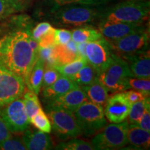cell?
Returning <instances> with one entry per match:
<instances>
[{
  "mask_svg": "<svg viewBox=\"0 0 150 150\" xmlns=\"http://www.w3.org/2000/svg\"><path fill=\"white\" fill-rule=\"evenodd\" d=\"M149 31L147 29L136 31L115 40H108L115 54L120 57L149 50Z\"/></svg>",
  "mask_w": 150,
  "mask_h": 150,
  "instance_id": "10",
  "label": "cell"
},
{
  "mask_svg": "<svg viewBox=\"0 0 150 150\" xmlns=\"http://www.w3.org/2000/svg\"><path fill=\"white\" fill-rule=\"evenodd\" d=\"M87 98L94 104L104 106L108 99V91L97 77L91 84L81 87Z\"/></svg>",
  "mask_w": 150,
  "mask_h": 150,
  "instance_id": "18",
  "label": "cell"
},
{
  "mask_svg": "<svg viewBox=\"0 0 150 150\" xmlns=\"http://www.w3.org/2000/svg\"><path fill=\"white\" fill-rule=\"evenodd\" d=\"M38 57L44 61L45 66L55 67L57 65L55 45L46 47H40L38 52Z\"/></svg>",
  "mask_w": 150,
  "mask_h": 150,
  "instance_id": "29",
  "label": "cell"
},
{
  "mask_svg": "<svg viewBox=\"0 0 150 150\" xmlns=\"http://www.w3.org/2000/svg\"><path fill=\"white\" fill-rule=\"evenodd\" d=\"M129 85L130 88L140 92L145 97H149L150 81L149 79H142L131 77L129 79Z\"/></svg>",
  "mask_w": 150,
  "mask_h": 150,
  "instance_id": "30",
  "label": "cell"
},
{
  "mask_svg": "<svg viewBox=\"0 0 150 150\" xmlns=\"http://www.w3.org/2000/svg\"><path fill=\"white\" fill-rule=\"evenodd\" d=\"M97 77L108 92L114 93L130 89L129 79L134 76L126 61L114 54L111 63Z\"/></svg>",
  "mask_w": 150,
  "mask_h": 150,
  "instance_id": "3",
  "label": "cell"
},
{
  "mask_svg": "<svg viewBox=\"0 0 150 150\" xmlns=\"http://www.w3.org/2000/svg\"><path fill=\"white\" fill-rule=\"evenodd\" d=\"M29 122L39 131L47 134H50L52 131L51 122L42 108L30 120Z\"/></svg>",
  "mask_w": 150,
  "mask_h": 150,
  "instance_id": "28",
  "label": "cell"
},
{
  "mask_svg": "<svg viewBox=\"0 0 150 150\" xmlns=\"http://www.w3.org/2000/svg\"><path fill=\"white\" fill-rule=\"evenodd\" d=\"M46 110L54 134L60 139L75 138L82 135L74 112L52 105H47Z\"/></svg>",
  "mask_w": 150,
  "mask_h": 150,
  "instance_id": "5",
  "label": "cell"
},
{
  "mask_svg": "<svg viewBox=\"0 0 150 150\" xmlns=\"http://www.w3.org/2000/svg\"><path fill=\"white\" fill-rule=\"evenodd\" d=\"M0 45H1V38H0Z\"/></svg>",
  "mask_w": 150,
  "mask_h": 150,
  "instance_id": "43",
  "label": "cell"
},
{
  "mask_svg": "<svg viewBox=\"0 0 150 150\" xmlns=\"http://www.w3.org/2000/svg\"><path fill=\"white\" fill-rule=\"evenodd\" d=\"M54 35H55V29L52 27L47 32L42 35L40 38V39L38 40L39 47H46L54 45H55Z\"/></svg>",
  "mask_w": 150,
  "mask_h": 150,
  "instance_id": "34",
  "label": "cell"
},
{
  "mask_svg": "<svg viewBox=\"0 0 150 150\" xmlns=\"http://www.w3.org/2000/svg\"><path fill=\"white\" fill-rule=\"evenodd\" d=\"M104 115L111 123H120L127 120L131 105L125 93H119L108 99Z\"/></svg>",
  "mask_w": 150,
  "mask_h": 150,
  "instance_id": "13",
  "label": "cell"
},
{
  "mask_svg": "<svg viewBox=\"0 0 150 150\" xmlns=\"http://www.w3.org/2000/svg\"><path fill=\"white\" fill-rule=\"evenodd\" d=\"M127 142L138 149H149L150 145L149 132L138 125H129L127 131Z\"/></svg>",
  "mask_w": 150,
  "mask_h": 150,
  "instance_id": "19",
  "label": "cell"
},
{
  "mask_svg": "<svg viewBox=\"0 0 150 150\" xmlns=\"http://www.w3.org/2000/svg\"><path fill=\"white\" fill-rule=\"evenodd\" d=\"M59 71L54 67L45 66V71L43 74L42 82L41 88L43 89L52 85L56 80L61 76Z\"/></svg>",
  "mask_w": 150,
  "mask_h": 150,
  "instance_id": "31",
  "label": "cell"
},
{
  "mask_svg": "<svg viewBox=\"0 0 150 150\" xmlns=\"http://www.w3.org/2000/svg\"><path fill=\"white\" fill-rule=\"evenodd\" d=\"M125 96H126L127 100L130 103L131 105H132L134 103H136L138 101L142 100V99H145V97L140 92L136 91V90H131L127 92H125Z\"/></svg>",
  "mask_w": 150,
  "mask_h": 150,
  "instance_id": "36",
  "label": "cell"
},
{
  "mask_svg": "<svg viewBox=\"0 0 150 150\" xmlns=\"http://www.w3.org/2000/svg\"><path fill=\"white\" fill-rule=\"evenodd\" d=\"M128 128L129 122L127 120L120 123L106 125L92 139V145L97 150L122 149L128 144Z\"/></svg>",
  "mask_w": 150,
  "mask_h": 150,
  "instance_id": "6",
  "label": "cell"
},
{
  "mask_svg": "<svg viewBox=\"0 0 150 150\" xmlns=\"http://www.w3.org/2000/svg\"><path fill=\"white\" fill-rule=\"evenodd\" d=\"M0 117L11 133H23L29 127L30 122L22 99H15L0 108Z\"/></svg>",
  "mask_w": 150,
  "mask_h": 150,
  "instance_id": "8",
  "label": "cell"
},
{
  "mask_svg": "<svg viewBox=\"0 0 150 150\" xmlns=\"http://www.w3.org/2000/svg\"><path fill=\"white\" fill-rule=\"evenodd\" d=\"M8 9V0H0V19L7 13Z\"/></svg>",
  "mask_w": 150,
  "mask_h": 150,
  "instance_id": "40",
  "label": "cell"
},
{
  "mask_svg": "<svg viewBox=\"0 0 150 150\" xmlns=\"http://www.w3.org/2000/svg\"><path fill=\"white\" fill-rule=\"evenodd\" d=\"M138 126L148 132L150 131V105L146 108Z\"/></svg>",
  "mask_w": 150,
  "mask_h": 150,
  "instance_id": "37",
  "label": "cell"
},
{
  "mask_svg": "<svg viewBox=\"0 0 150 150\" xmlns=\"http://www.w3.org/2000/svg\"><path fill=\"white\" fill-rule=\"evenodd\" d=\"M88 101L85 92L81 87L77 86L68 91L62 96L58 97L47 105L58 106L74 112L82 104Z\"/></svg>",
  "mask_w": 150,
  "mask_h": 150,
  "instance_id": "15",
  "label": "cell"
},
{
  "mask_svg": "<svg viewBox=\"0 0 150 150\" xmlns=\"http://www.w3.org/2000/svg\"><path fill=\"white\" fill-rule=\"evenodd\" d=\"M23 79L0 63V108L24 95Z\"/></svg>",
  "mask_w": 150,
  "mask_h": 150,
  "instance_id": "7",
  "label": "cell"
},
{
  "mask_svg": "<svg viewBox=\"0 0 150 150\" xmlns=\"http://www.w3.org/2000/svg\"><path fill=\"white\" fill-rule=\"evenodd\" d=\"M23 133L22 142L27 149L48 150L53 147L52 138L47 133L27 129Z\"/></svg>",
  "mask_w": 150,
  "mask_h": 150,
  "instance_id": "16",
  "label": "cell"
},
{
  "mask_svg": "<svg viewBox=\"0 0 150 150\" xmlns=\"http://www.w3.org/2000/svg\"><path fill=\"white\" fill-rule=\"evenodd\" d=\"M55 149L62 150H94L92 143L81 139L72 138V140L63 142L56 146Z\"/></svg>",
  "mask_w": 150,
  "mask_h": 150,
  "instance_id": "27",
  "label": "cell"
},
{
  "mask_svg": "<svg viewBox=\"0 0 150 150\" xmlns=\"http://www.w3.org/2000/svg\"><path fill=\"white\" fill-rule=\"evenodd\" d=\"M77 86H79L72 79L61 75L52 85L44 88L43 97L48 104Z\"/></svg>",
  "mask_w": 150,
  "mask_h": 150,
  "instance_id": "17",
  "label": "cell"
},
{
  "mask_svg": "<svg viewBox=\"0 0 150 150\" xmlns=\"http://www.w3.org/2000/svg\"><path fill=\"white\" fill-rule=\"evenodd\" d=\"M144 22H119L102 21L99 24V31L105 38L115 40L136 31L145 29Z\"/></svg>",
  "mask_w": 150,
  "mask_h": 150,
  "instance_id": "12",
  "label": "cell"
},
{
  "mask_svg": "<svg viewBox=\"0 0 150 150\" xmlns=\"http://www.w3.org/2000/svg\"><path fill=\"white\" fill-rule=\"evenodd\" d=\"M114 54L110 42L104 37L87 43L86 58L88 63L93 67L97 75L109 65Z\"/></svg>",
  "mask_w": 150,
  "mask_h": 150,
  "instance_id": "9",
  "label": "cell"
},
{
  "mask_svg": "<svg viewBox=\"0 0 150 150\" xmlns=\"http://www.w3.org/2000/svg\"><path fill=\"white\" fill-rule=\"evenodd\" d=\"M103 37L101 32L91 27L75 29L72 31V40L75 42H90Z\"/></svg>",
  "mask_w": 150,
  "mask_h": 150,
  "instance_id": "22",
  "label": "cell"
},
{
  "mask_svg": "<svg viewBox=\"0 0 150 150\" xmlns=\"http://www.w3.org/2000/svg\"><path fill=\"white\" fill-rule=\"evenodd\" d=\"M0 149L1 150H24L27 149L21 140L16 138H10L0 142Z\"/></svg>",
  "mask_w": 150,
  "mask_h": 150,
  "instance_id": "32",
  "label": "cell"
},
{
  "mask_svg": "<svg viewBox=\"0 0 150 150\" xmlns=\"http://www.w3.org/2000/svg\"><path fill=\"white\" fill-rule=\"evenodd\" d=\"M29 31H17L1 38L0 63L23 79L25 85L38 56L29 45Z\"/></svg>",
  "mask_w": 150,
  "mask_h": 150,
  "instance_id": "1",
  "label": "cell"
},
{
  "mask_svg": "<svg viewBox=\"0 0 150 150\" xmlns=\"http://www.w3.org/2000/svg\"><path fill=\"white\" fill-rule=\"evenodd\" d=\"M54 40L55 45H65L72 40V31L63 29H55Z\"/></svg>",
  "mask_w": 150,
  "mask_h": 150,
  "instance_id": "33",
  "label": "cell"
},
{
  "mask_svg": "<svg viewBox=\"0 0 150 150\" xmlns=\"http://www.w3.org/2000/svg\"><path fill=\"white\" fill-rule=\"evenodd\" d=\"M149 0H126L112 6L102 14V21L144 22L149 14Z\"/></svg>",
  "mask_w": 150,
  "mask_h": 150,
  "instance_id": "2",
  "label": "cell"
},
{
  "mask_svg": "<svg viewBox=\"0 0 150 150\" xmlns=\"http://www.w3.org/2000/svg\"><path fill=\"white\" fill-rule=\"evenodd\" d=\"M150 105L149 97H145L142 100L138 101L131 105L130 111L128 115L129 125H138L145 112L146 108Z\"/></svg>",
  "mask_w": 150,
  "mask_h": 150,
  "instance_id": "24",
  "label": "cell"
},
{
  "mask_svg": "<svg viewBox=\"0 0 150 150\" xmlns=\"http://www.w3.org/2000/svg\"><path fill=\"white\" fill-rule=\"evenodd\" d=\"M107 1H108V0H84L81 4H93L103 3Z\"/></svg>",
  "mask_w": 150,
  "mask_h": 150,
  "instance_id": "42",
  "label": "cell"
},
{
  "mask_svg": "<svg viewBox=\"0 0 150 150\" xmlns=\"http://www.w3.org/2000/svg\"><path fill=\"white\" fill-rule=\"evenodd\" d=\"M87 63V59L79 56L77 59L72 62L64 65H56L54 67L59 71L61 75L71 78L74 74H76Z\"/></svg>",
  "mask_w": 150,
  "mask_h": 150,
  "instance_id": "25",
  "label": "cell"
},
{
  "mask_svg": "<svg viewBox=\"0 0 150 150\" xmlns=\"http://www.w3.org/2000/svg\"><path fill=\"white\" fill-rule=\"evenodd\" d=\"M11 138V132L0 117V142Z\"/></svg>",
  "mask_w": 150,
  "mask_h": 150,
  "instance_id": "38",
  "label": "cell"
},
{
  "mask_svg": "<svg viewBox=\"0 0 150 150\" xmlns=\"http://www.w3.org/2000/svg\"><path fill=\"white\" fill-rule=\"evenodd\" d=\"M52 27V25L49 22H41L33 29L32 33H31V37L38 41L42 35L47 32Z\"/></svg>",
  "mask_w": 150,
  "mask_h": 150,
  "instance_id": "35",
  "label": "cell"
},
{
  "mask_svg": "<svg viewBox=\"0 0 150 150\" xmlns=\"http://www.w3.org/2000/svg\"><path fill=\"white\" fill-rule=\"evenodd\" d=\"M56 2L60 6H63L66 4H70L74 2L82 3L84 0H55Z\"/></svg>",
  "mask_w": 150,
  "mask_h": 150,
  "instance_id": "41",
  "label": "cell"
},
{
  "mask_svg": "<svg viewBox=\"0 0 150 150\" xmlns=\"http://www.w3.org/2000/svg\"><path fill=\"white\" fill-rule=\"evenodd\" d=\"M88 42H79L77 43L78 54L80 57L87 59L86 58V46Z\"/></svg>",
  "mask_w": 150,
  "mask_h": 150,
  "instance_id": "39",
  "label": "cell"
},
{
  "mask_svg": "<svg viewBox=\"0 0 150 150\" xmlns=\"http://www.w3.org/2000/svg\"><path fill=\"white\" fill-rule=\"evenodd\" d=\"M44 71V61L40 58L38 57L31 71L29 81H28V83L27 84V86H28L29 91H33L37 95L40 93Z\"/></svg>",
  "mask_w": 150,
  "mask_h": 150,
  "instance_id": "21",
  "label": "cell"
},
{
  "mask_svg": "<svg viewBox=\"0 0 150 150\" xmlns=\"http://www.w3.org/2000/svg\"><path fill=\"white\" fill-rule=\"evenodd\" d=\"M121 58L126 61L134 77L149 79L150 56L149 50Z\"/></svg>",
  "mask_w": 150,
  "mask_h": 150,
  "instance_id": "14",
  "label": "cell"
},
{
  "mask_svg": "<svg viewBox=\"0 0 150 150\" xmlns=\"http://www.w3.org/2000/svg\"><path fill=\"white\" fill-rule=\"evenodd\" d=\"M97 16L98 11L96 9L75 6L59 11L56 16V20L63 25L78 27L92 22Z\"/></svg>",
  "mask_w": 150,
  "mask_h": 150,
  "instance_id": "11",
  "label": "cell"
},
{
  "mask_svg": "<svg viewBox=\"0 0 150 150\" xmlns=\"http://www.w3.org/2000/svg\"><path fill=\"white\" fill-rule=\"evenodd\" d=\"M55 53L57 65L72 62L79 57L77 43L71 40L65 45H55Z\"/></svg>",
  "mask_w": 150,
  "mask_h": 150,
  "instance_id": "20",
  "label": "cell"
},
{
  "mask_svg": "<svg viewBox=\"0 0 150 150\" xmlns=\"http://www.w3.org/2000/svg\"><path fill=\"white\" fill-rule=\"evenodd\" d=\"M97 77V72L93 68V67L88 63L76 74L71 77V79L79 86L83 87L91 84Z\"/></svg>",
  "mask_w": 150,
  "mask_h": 150,
  "instance_id": "23",
  "label": "cell"
},
{
  "mask_svg": "<svg viewBox=\"0 0 150 150\" xmlns=\"http://www.w3.org/2000/svg\"><path fill=\"white\" fill-rule=\"evenodd\" d=\"M82 135L91 136L107 125L104 110L101 105L86 101L74 112Z\"/></svg>",
  "mask_w": 150,
  "mask_h": 150,
  "instance_id": "4",
  "label": "cell"
},
{
  "mask_svg": "<svg viewBox=\"0 0 150 150\" xmlns=\"http://www.w3.org/2000/svg\"><path fill=\"white\" fill-rule=\"evenodd\" d=\"M23 102L29 120L32 118L41 108V105L37 95L29 91L24 95Z\"/></svg>",
  "mask_w": 150,
  "mask_h": 150,
  "instance_id": "26",
  "label": "cell"
}]
</instances>
